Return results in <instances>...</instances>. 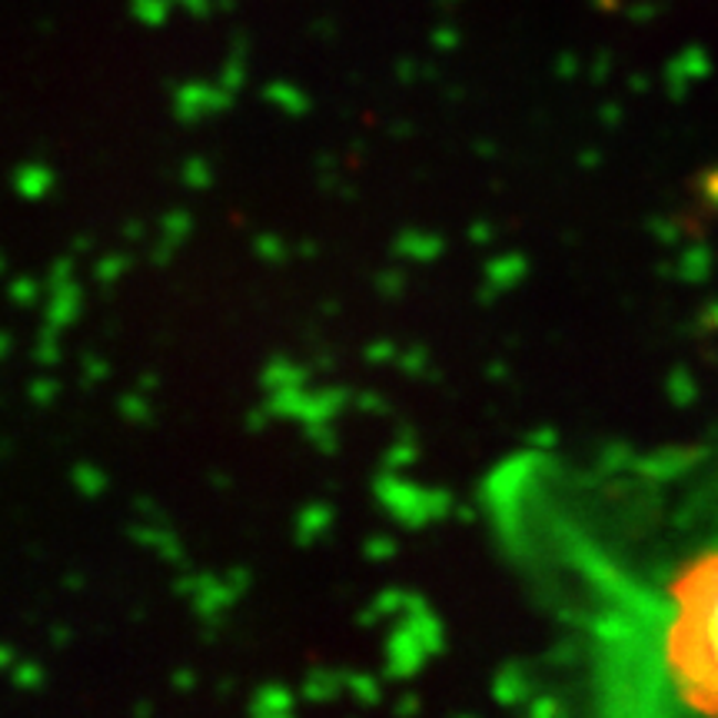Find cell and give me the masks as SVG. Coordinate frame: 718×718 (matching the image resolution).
I'll use <instances>...</instances> for the list:
<instances>
[{
	"mask_svg": "<svg viewBox=\"0 0 718 718\" xmlns=\"http://www.w3.org/2000/svg\"><path fill=\"white\" fill-rule=\"evenodd\" d=\"M622 608L642 618L668 695L695 718H718V542L675 562Z\"/></svg>",
	"mask_w": 718,
	"mask_h": 718,
	"instance_id": "cell-1",
	"label": "cell"
}]
</instances>
